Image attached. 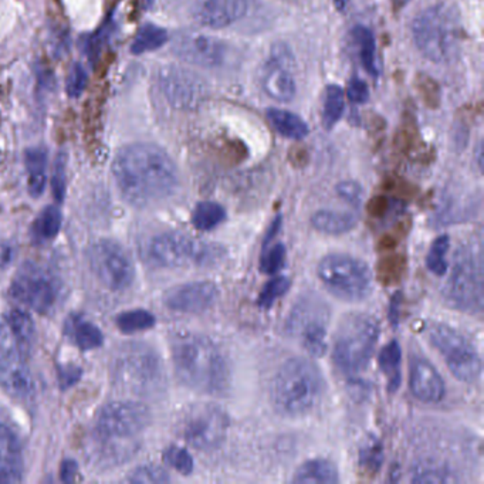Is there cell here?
Wrapping results in <instances>:
<instances>
[{"instance_id":"47","label":"cell","mask_w":484,"mask_h":484,"mask_svg":"<svg viewBox=\"0 0 484 484\" xmlns=\"http://www.w3.org/2000/svg\"><path fill=\"white\" fill-rule=\"evenodd\" d=\"M22 480V467L18 460L0 459V484L19 483Z\"/></svg>"},{"instance_id":"44","label":"cell","mask_w":484,"mask_h":484,"mask_svg":"<svg viewBox=\"0 0 484 484\" xmlns=\"http://www.w3.org/2000/svg\"><path fill=\"white\" fill-rule=\"evenodd\" d=\"M86 70L80 63H74L68 72L67 81H65V91H67L68 97L77 98L84 93L87 87Z\"/></svg>"},{"instance_id":"50","label":"cell","mask_w":484,"mask_h":484,"mask_svg":"<svg viewBox=\"0 0 484 484\" xmlns=\"http://www.w3.org/2000/svg\"><path fill=\"white\" fill-rule=\"evenodd\" d=\"M77 472H79V465L76 460H63L60 466V480L63 483H72L76 479Z\"/></svg>"},{"instance_id":"9","label":"cell","mask_w":484,"mask_h":484,"mask_svg":"<svg viewBox=\"0 0 484 484\" xmlns=\"http://www.w3.org/2000/svg\"><path fill=\"white\" fill-rule=\"evenodd\" d=\"M449 304L466 312H480L483 309V260L480 246L469 244L456 255L452 274L445 286Z\"/></svg>"},{"instance_id":"27","label":"cell","mask_w":484,"mask_h":484,"mask_svg":"<svg viewBox=\"0 0 484 484\" xmlns=\"http://www.w3.org/2000/svg\"><path fill=\"white\" fill-rule=\"evenodd\" d=\"M27 187L33 197L43 194L47 182V152L44 148H29L25 154Z\"/></svg>"},{"instance_id":"6","label":"cell","mask_w":484,"mask_h":484,"mask_svg":"<svg viewBox=\"0 0 484 484\" xmlns=\"http://www.w3.org/2000/svg\"><path fill=\"white\" fill-rule=\"evenodd\" d=\"M114 384L134 395L158 394L165 387V373L158 354L145 344L124 345L112 365Z\"/></svg>"},{"instance_id":"46","label":"cell","mask_w":484,"mask_h":484,"mask_svg":"<svg viewBox=\"0 0 484 484\" xmlns=\"http://www.w3.org/2000/svg\"><path fill=\"white\" fill-rule=\"evenodd\" d=\"M337 194L341 199L349 202L354 208H359L363 204V188L359 187V183L352 181L338 183Z\"/></svg>"},{"instance_id":"4","label":"cell","mask_w":484,"mask_h":484,"mask_svg":"<svg viewBox=\"0 0 484 484\" xmlns=\"http://www.w3.org/2000/svg\"><path fill=\"white\" fill-rule=\"evenodd\" d=\"M413 42L418 50L434 63H450L459 56L462 25L455 11L436 4L425 9L412 23Z\"/></svg>"},{"instance_id":"15","label":"cell","mask_w":484,"mask_h":484,"mask_svg":"<svg viewBox=\"0 0 484 484\" xmlns=\"http://www.w3.org/2000/svg\"><path fill=\"white\" fill-rule=\"evenodd\" d=\"M150 420V409L140 402L115 401L101 409L96 431L107 438L129 439L144 431Z\"/></svg>"},{"instance_id":"16","label":"cell","mask_w":484,"mask_h":484,"mask_svg":"<svg viewBox=\"0 0 484 484\" xmlns=\"http://www.w3.org/2000/svg\"><path fill=\"white\" fill-rule=\"evenodd\" d=\"M159 87L169 104L182 111H194L208 98V86L196 73L178 65L159 70Z\"/></svg>"},{"instance_id":"2","label":"cell","mask_w":484,"mask_h":484,"mask_svg":"<svg viewBox=\"0 0 484 484\" xmlns=\"http://www.w3.org/2000/svg\"><path fill=\"white\" fill-rule=\"evenodd\" d=\"M171 350L176 377L183 385L209 395L227 392L229 364L212 340L199 334H178Z\"/></svg>"},{"instance_id":"7","label":"cell","mask_w":484,"mask_h":484,"mask_svg":"<svg viewBox=\"0 0 484 484\" xmlns=\"http://www.w3.org/2000/svg\"><path fill=\"white\" fill-rule=\"evenodd\" d=\"M148 251L152 262L166 269L188 265L212 267L219 265L225 257V249L220 248L219 244L196 241L178 232L154 237Z\"/></svg>"},{"instance_id":"1","label":"cell","mask_w":484,"mask_h":484,"mask_svg":"<svg viewBox=\"0 0 484 484\" xmlns=\"http://www.w3.org/2000/svg\"><path fill=\"white\" fill-rule=\"evenodd\" d=\"M112 175L122 196L135 206L171 196L180 183L173 158L148 142L122 147L112 161Z\"/></svg>"},{"instance_id":"10","label":"cell","mask_w":484,"mask_h":484,"mask_svg":"<svg viewBox=\"0 0 484 484\" xmlns=\"http://www.w3.org/2000/svg\"><path fill=\"white\" fill-rule=\"evenodd\" d=\"M60 291V281L56 274L39 263H25L11 284L12 298L39 314H47L54 309Z\"/></svg>"},{"instance_id":"3","label":"cell","mask_w":484,"mask_h":484,"mask_svg":"<svg viewBox=\"0 0 484 484\" xmlns=\"http://www.w3.org/2000/svg\"><path fill=\"white\" fill-rule=\"evenodd\" d=\"M323 391L319 368L309 359L290 358L273 380V405L284 417H300L319 403Z\"/></svg>"},{"instance_id":"5","label":"cell","mask_w":484,"mask_h":484,"mask_svg":"<svg viewBox=\"0 0 484 484\" xmlns=\"http://www.w3.org/2000/svg\"><path fill=\"white\" fill-rule=\"evenodd\" d=\"M380 327L371 316L354 312L345 317L338 327L334 342L333 358L345 377L358 382L365 373L377 347Z\"/></svg>"},{"instance_id":"42","label":"cell","mask_w":484,"mask_h":484,"mask_svg":"<svg viewBox=\"0 0 484 484\" xmlns=\"http://www.w3.org/2000/svg\"><path fill=\"white\" fill-rule=\"evenodd\" d=\"M22 445L8 425L0 420V459L18 460Z\"/></svg>"},{"instance_id":"23","label":"cell","mask_w":484,"mask_h":484,"mask_svg":"<svg viewBox=\"0 0 484 484\" xmlns=\"http://www.w3.org/2000/svg\"><path fill=\"white\" fill-rule=\"evenodd\" d=\"M0 387L20 401L32 398L36 392V385L25 359L0 352Z\"/></svg>"},{"instance_id":"40","label":"cell","mask_w":484,"mask_h":484,"mask_svg":"<svg viewBox=\"0 0 484 484\" xmlns=\"http://www.w3.org/2000/svg\"><path fill=\"white\" fill-rule=\"evenodd\" d=\"M127 481L136 484H161L171 481V477L162 467L147 465L134 470L133 473L127 477Z\"/></svg>"},{"instance_id":"45","label":"cell","mask_w":484,"mask_h":484,"mask_svg":"<svg viewBox=\"0 0 484 484\" xmlns=\"http://www.w3.org/2000/svg\"><path fill=\"white\" fill-rule=\"evenodd\" d=\"M65 166H67V155L60 152L54 162L53 178H51V188L56 201L63 202L65 195Z\"/></svg>"},{"instance_id":"25","label":"cell","mask_w":484,"mask_h":484,"mask_svg":"<svg viewBox=\"0 0 484 484\" xmlns=\"http://www.w3.org/2000/svg\"><path fill=\"white\" fill-rule=\"evenodd\" d=\"M293 483L331 484L340 480L337 467L330 460L312 459L298 467Z\"/></svg>"},{"instance_id":"11","label":"cell","mask_w":484,"mask_h":484,"mask_svg":"<svg viewBox=\"0 0 484 484\" xmlns=\"http://www.w3.org/2000/svg\"><path fill=\"white\" fill-rule=\"evenodd\" d=\"M427 338L457 380L472 384L480 378V356L462 333L445 324H434L429 327Z\"/></svg>"},{"instance_id":"43","label":"cell","mask_w":484,"mask_h":484,"mask_svg":"<svg viewBox=\"0 0 484 484\" xmlns=\"http://www.w3.org/2000/svg\"><path fill=\"white\" fill-rule=\"evenodd\" d=\"M286 260V248L283 244L277 243L274 246H267L263 249L262 260H260V269L265 274H274L283 267Z\"/></svg>"},{"instance_id":"34","label":"cell","mask_w":484,"mask_h":484,"mask_svg":"<svg viewBox=\"0 0 484 484\" xmlns=\"http://www.w3.org/2000/svg\"><path fill=\"white\" fill-rule=\"evenodd\" d=\"M344 108L345 98L342 88L334 84L327 87L324 93L323 112H321L324 128H333L344 114Z\"/></svg>"},{"instance_id":"17","label":"cell","mask_w":484,"mask_h":484,"mask_svg":"<svg viewBox=\"0 0 484 484\" xmlns=\"http://www.w3.org/2000/svg\"><path fill=\"white\" fill-rule=\"evenodd\" d=\"M36 342V328L32 317L13 309L0 316V352L26 359Z\"/></svg>"},{"instance_id":"29","label":"cell","mask_w":484,"mask_h":484,"mask_svg":"<svg viewBox=\"0 0 484 484\" xmlns=\"http://www.w3.org/2000/svg\"><path fill=\"white\" fill-rule=\"evenodd\" d=\"M380 371L388 380V391L391 394L398 391L402 382V350L398 341H391L385 345L378 357Z\"/></svg>"},{"instance_id":"39","label":"cell","mask_w":484,"mask_h":484,"mask_svg":"<svg viewBox=\"0 0 484 484\" xmlns=\"http://www.w3.org/2000/svg\"><path fill=\"white\" fill-rule=\"evenodd\" d=\"M413 483L429 484V483H452L457 480L456 477L449 473L448 470L434 465H420L412 473Z\"/></svg>"},{"instance_id":"37","label":"cell","mask_w":484,"mask_h":484,"mask_svg":"<svg viewBox=\"0 0 484 484\" xmlns=\"http://www.w3.org/2000/svg\"><path fill=\"white\" fill-rule=\"evenodd\" d=\"M449 246H450V239L443 234L432 243L431 250L427 253V269L436 276H443L448 272L449 265L446 262V255H448Z\"/></svg>"},{"instance_id":"32","label":"cell","mask_w":484,"mask_h":484,"mask_svg":"<svg viewBox=\"0 0 484 484\" xmlns=\"http://www.w3.org/2000/svg\"><path fill=\"white\" fill-rule=\"evenodd\" d=\"M225 219H227V211L222 204L211 201L197 204L192 215L194 227L202 232L215 229Z\"/></svg>"},{"instance_id":"22","label":"cell","mask_w":484,"mask_h":484,"mask_svg":"<svg viewBox=\"0 0 484 484\" xmlns=\"http://www.w3.org/2000/svg\"><path fill=\"white\" fill-rule=\"evenodd\" d=\"M409 387L413 396L425 403H434L445 396V382L436 368L424 358H413L411 361Z\"/></svg>"},{"instance_id":"20","label":"cell","mask_w":484,"mask_h":484,"mask_svg":"<svg viewBox=\"0 0 484 484\" xmlns=\"http://www.w3.org/2000/svg\"><path fill=\"white\" fill-rule=\"evenodd\" d=\"M291 56L286 47H277L263 72L262 86L265 94L279 103H288L296 97L297 86L291 73Z\"/></svg>"},{"instance_id":"14","label":"cell","mask_w":484,"mask_h":484,"mask_svg":"<svg viewBox=\"0 0 484 484\" xmlns=\"http://www.w3.org/2000/svg\"><path fill=\"white\" fill-rule=\"evenodd\" d=\"M87 258L94 276L110 290H126L133 284L135 277L133 262L117 242L107 239L96 242L88 249Z\"/></svg>"},{"instance_id":"28","label":"cell","mask_w":484,"mask_h":484,"mask_svg":"<svg viewBox=\"0 0 484 484\" xmlns=\"http://www.w3.org/2000/svg\"><path fill=\"white\" fill-rule=\"evenodd\" d=\"M267 119L277 133L286 138L303 140L309 135V126L295 112L286 111L280 108H270L267 110Z\"/></svg>"},{"instance_id":"36","label":"cell","mask_w":484,"mask_h":484,"mask_svg":"<svg viewBox=\"0 0 484 484\" xmlns=\"http://www.w3.org/2000/svg\"><path fill=\"white\" fill-rule=\"evenodd\" d=\"M115 324L124 334H134L138 331L150 330L155 326V317L147 310H129L115 319Z\"/></svg>"},{"instance_id":"26","label":"cell","mask_w":484,"mask_h":484,"mask_svg":"<svg viewBox=\"0 0 484 484\" xmlns=\"http://www.w3.org/2000/svg\"><path fill=\"white\" fill-rule=\"evenodd\" d=\"M312 227L321 234H344L351 232L358 223V218L349 212L337 211H319L311 218Z\"/></svg>"},{"instance_id":"41","label":"cell","mask_w":484,"mask_h":484,"mask_svg":"<svg viewBox=\"0 0 484 484\" xmlns=\"http://www.w3.org/2000/svg\"><path fill=\"white\" fill-rule=\"evenodd\" d=\"M164 460L178 473L188 476L194 472V459L187 449L180 448V446H169L164 452Z\"/></svg>"},{"instance_id":"31","label":"cell","mask_w":484,"mask_h":484,"mask_svg":"<svg viewBox=\"0 0 484 484\" xmlns=\"http://www.w3.org/2000/svg\"><path fill=\"white\" fill-rule=\"evenodd\" d=\"M354 39L358 46L359 58H361L364 68L370 76L378 79L380 68H378L377 44H375L373 32L365 26H357L354 29Z\"/></svg>"},{"instance_id":"48","label":"cell","mask_w":484,"mask_h":484,"mask_svg":"<svg viewBox=\"0 0 484 484\" xmlns=\"http://www.w3.org/2000/svg\"><path fill=\"white\" fill-rule=\"evenodd\" d=\"M83 375V370L76 365H60L58 368V385L61 389H68L73 385H76L79 382L80 378Z\"/></svg>"},{"instance_id":"38","label":"cell","mask_w":484,"mask_h":484,"mask_svg":"<svg viewBox=\"0 0 484 484\" xmlns=\"http://www.w3.org/2000/svg\"><path fill=\"white\" fill-rule=\"evenodd\" d=\"M290 280L288 277H274L272 280L265 283L262 293L258 296L257 304L260 309H270L274 303L288 293L290 288Z\"/></svg>"},{"instance_id":"30","label":"cell","mask_w":484,"mask_h":484,"mask_svg":"<svg viewBox=\"0 0 484 484\" xmlns=\"http://www.w3.org/2000/svg\"><path fill=\"white\" fill-rule=\"evenodd\" d=\"M61 212L56 206H47L33 222L32 239L35 243H44L58 236L61 229Z\"/></svg>"},{"instance_id":"18","label":"cell","mask_w":484,"mask_h":484,"mask_svg":"<svg viewBox=\"0 0 484 484\" xmlns=\"http://www.w3.org/2000/svg\"><path fill=\"white\" fill-rule=\"evenodd\" d=\"M173 50L181 60L197 67H218L227 56V47L220 40L192 30L175 37Z\"/></svg>"},{"instance_id":"24","label":"cell","mask_w":484,"mask_h":484,"mask_svg":"<svg viewBox=\"0 0 484 484\" xmlns=\"http://www.w3.org/2000/svg\"><path fill=\"white\" fill-rule=\"evenodd\" d=\"M65 331L68 340L83 351L98 349L104 342L100 328L81 314H70L65 319Z\"/></svg>"},{"instance_id":"52","label":"cell","mask_w":484,"mask_h":484,"mask_svg":"<svg viewBox=\"0 0 484 484\" xmlns=\"http://www.w3.org/2000/svg\"><path fill=\"white\" fill-rule=\"evenodd\" d=\"M334 4H335V8H337L338 11L342 12L345 8H347L349 0H334Z\"/></svg>"},{"instance_id":"51","label":"cell","mask_w":484,"mask_h":484,"mask_svg":"<svg viewBox=\"0 0 484 484\" xmlns=\"http://www.w3.org/2000/svg\"><path fill=\"white\" fill-rule=\"evenodd\" d=\"M12 258H13V249L11 244L0 239V269L11 265Z\"/></svg>"},{"instance_id":"8","label":"cell","mask_w":484,"mask_h":484,"mask_svg":"<svg viewBox=\"0 0 484 484\" xmlns=\"http://www.w3.org/2000/svg\"><path fill=\"white\" fill-rule=\"evenodd\" d=\"M317 273L327 290L345 302H359L373 291L370 265L354 256L342 253L326 256Z\"/></svg>"},{"instance_id":"13","label":"cell","mask_w":484,"mask_h":484,"mask_svg":"<svg viewBox=\"0 0 484 484\" xmlns=\"http://www.w3.org/2000/svg\"><path fill=\"white\" fill-rule=\"evenodd\" d=\"M229 418L219 406L196 403L187 409L181 419V434L192 448L211 450L227 438Z\"/></svg>"},{"instance_id":"19","label":"cell","mask_w":484,"mask_h":484,"mask_svg":"<svg viewBox=\"0 0 484 484\" xmlns=\"http://www.w3.org/2000/svg\"><path fill=\"white\" fill-rule=\"evenodd\" d=\"M219 290L212 281H192L169 288L164 295V304L171 311L201 314L215 304Z\"/></svg>"},{"instance_id":"12","label":"cell","mask_w":484,"mask_h":484,"mask_svg":"<svg viewBox=\"0 0 484 484\" xmlns=\"http://www.w3.org/2000/svg\"><path fill=\"white\" fill-rule=\"evenodd\" d=\"M328 321L330 310L326 303L317 297H304L291 310L286 326L290 335L300 338L310 356L321 357L327 350Z\"/></svg>"},{"instance_id":"35","label":"cell","mask_w":484,"mask_h":484,"mask_svg":"<svg viewBox=\"0 0 484 484\" xmlns=\"http://www.w3.org/2000/svg\"><path fill=\"white\" fill-rule=\"evenodd\" d=\"M382 460H384L382 443H380L377 436L370 434L363 442V445L359 446V466L363 467L366 472L375 474L378 473V470L382 466Z\"/></svg>"},{"instance_id":"21","label":"cell","mask_w":484,"mask_h":484,"mask_svg":"<svg viewBox=\"0 0 484 484\" xmlns=\"http://www.w3.org/2000/svg\"><path fill=\"white\" fill-rule=\"evenodd\" d=\"M250 0H197L195 19L209 29H223L248 13Z\"/></svg>"},{"instance_id":"49","label":"cell","mask_w":484,"mask_h":484,"mask_svg":"<svg viewBox=\"0 0 484 484\" xmlns=\"http://www.w3.org/2000/svg\"><path fill=\"white\" fill-rule=\"evenodd\" d=\"M347 96L350 100L356 104H364L370 100V88L364 83L363 80L354 79L350 80L349 88H347Z\"/></svg>"},{"instance_id":"33","label":"cell","mask_w":484,"mask_h":484,"mask_svg":"<svg viewBox=\"0 0 484 484\" xmlns=\"http://www.w3.org/2000/svg\"><path fill=\"white\" fill-rule=\"evenodd\" d=\"M168 42V33L159 26L144 25L136 33L135 39L131 44L134 54H144L148 51L158 50Z\"/></svg>"}]
</instances>
